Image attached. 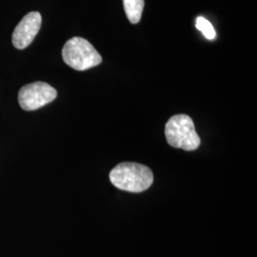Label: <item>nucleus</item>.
<instances>
[{"instance_id": "5", "label": "nucleus", "mask_w": 257, "mask_h": 257, "mask_svg": "<svg viewBox=\"0 0 257 257\" xmlns=\"http://www.w3.org/2000/svg\"><path fill=\"white\" fill-rule=\"evenodd\" d=\"M42 23L41 15L32 12L26 15L13 33V44L19 50L27 48L37 37Z\"/></svg>"}, {"instance_id": "1", "label": "nucleus", "mask_w": 257, "mask_h": 257, "mask_svg": "<svg viewBox=\"0 0 257 257\" xmlns=\"http://www.w3.org/2000/svg\"><path fill=\"white\" fill-rule=\"evenodd\" d=\"M110 180L114 187L122 191L142 193L152 186L154 175L147 166L124 162L111 170Z\"/></svg>"}, {"instance_id": "4", "label": "nucleus", "mask_w": 257, "mask_h": 257, "mask_svg": "<svg viewBox=\"0 0 257 257\" xmlns=\"http://www.w3.org/2000/svg\"><path fill=\"white\" fill-rule=\"evenodd\" d=\"M56 96V90L48 83H31L20 89L19 105L23 110H36L54 101Z\"/></svg>"}, {"instance_id": "6", "label": "nucleus", "mask_w": 257, "mask_h": 257, "mask_svg": "<svg viewBox=\"0 0 257 257\" xmlns=\"http://www.w3.org/2000/svg\"><path fill=\"white\" fill-rule=\"evenodd\" d=\"M124 10L128 21L132 24H137L142 17L144 10L145 1L144 0H123Z\"/></svg>"}, {"instance_id": "7", "label": "nucleus", "mask_w": 257, "mask_h": 257, "mask_svg": "<svg viewBox=\"0 0 257 257\" xmlns=\"http://www.w3.org/2000/svg\"><path fill=\"white\" fill-rule=\"evenodd\" d=\"M195 26L202 33L204 37L209 40H212L216 37V33L211 22L202 17H198L195 21Z\"/></svg>"}, {"instance_id": "3", "label": "nucleus", "mask_w": 257, "mask_h": 257, "mask_svg": "<svg viewBox=\"0 0 257 257\" xmlns=\"http://www.w3.org/2000/svg\"><path fill=\"white\" fill-rule=\"evenodd\" d=\"M62 57L66 64L76 71H86L102 62L101 55L82 37L68 40L62 49Z\"/></svg>"}, {"instance_id": "2", "label": "nucleus", "mask_w": 257, "mask_h": 257, "mask_svg": "<svg viewBox=\"0 0 257 257\" xmlns=\"http://www.w3.org/2000/svg\"><path fill=\"white\" fill-rule=\"evenodd\" d=\"M165 136L170 146L188 152L196 150L201 143L193 119L187 114H176L168 120Z\"/></svg>"}]
</instances>
